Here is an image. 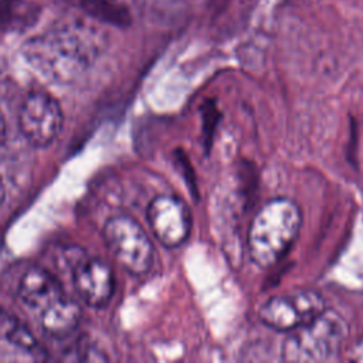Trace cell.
Here are the masks:
<instances>
[{
  "mask_svg": "<svg viewBox=\"0 0 363 363\" xmlns=\"http://www.w3.org/2000/svg\"><path fill=\"white\" fill-rule=\"evenodd\" d=\"M102 47L99 30L85 23H69L30 37L23 45V55L47 79L68 84L92 67Z\"/></svg>",
  "mask_w": 363,
  "mask_h": 363,
  "instance_id": "6da1fadb",
  "label": "cell"
},
{
  "mask_svg": "<svg viewBox=\"0 0 363 363\" xmlns=\"http://www.w3.org/2000/svg\"><path fill=\"white\" fill-rule=\"evenodd\" d=\"M302 224V214L295 201L272 199L254 216L248 228V252L255 265L271 268L295 242Z\"/></svg>",
  "mask_w": 363,
  "mask_h": 363,
  "instance_id": "7a4b0ae2",
  "label": "cell"
},
{
  "mask_svg": "<svg viewBox=\"0 0 363 363\" xmlns=\"http://www.w3.org/2000/svg\"><path fill=\"white\" fill-rule=\"evenodd\" d=\"M282 343V357L291 362L332 360L346 340L345 319L333 309H325L309 323L291 330Z\"/></svg>",
  "mask_w": 363,
  "mask_h": 363,
  "instance_id": "3957f363",
  "label": "cell"
},
{
  "mask_svg": "<svg viewBox=\"0 0 363 363\" xmlns=\"http://www.w3.org/2000/svg\"><path fill=\"white\" fill-rule=\"evenodd\" d=\"M102 234L111 254L128 272L143 275L152 268L155 248L136 220L129 216H115L105 223Z\"/></svg>",
  "mask_w": 363,
  "mask_h": 363,
  "instance_id": "277c9868",
  "label": "cell"
},
{
  "mask_svg": "<svg viewBox=\"0 0 363 363\" xmlns=\"http://www.w3.org/2000/svg\"><path fill=\"white\" fill-rule=\"evenodd\" d=\"M325 309L326 305L319 292L302 289L269 298L259 308L258 318L274 330L291 332L309 323Z\"/></svg>",
  "mask_w": 363,
  "mask_h": 363,
  "instance_id": "5b68a950",
  "label": "cell"
},
{
  "mask_svg": "<svg viewBox=\"0 0 363 363\" xmlns=\"http://www.w3.org/2000/svg\"><path fill=\"white\" fill-rule=\"evenodd\" d=\"M64 113L60 102L44 91L26 95L18 112V129L27 142L35 147L51 145L60 135Z\"/></svg>",
  "mask_w": 363,
  "mask_h": 363,
  "instance_id": "8992f818",
  "label": "cell"
},
{
  "mask_svg": "<svg viewBox=\"0 0 363 363\" xmlns=\"http://www.w3.org/2000/svg\"><path fill=\"white\" fill-rule=\"evenodd\" d=\"M68 261L72 285L82 302L92 308H104L115 289V278L109 264L82 251H69Z\"/></svg>",
  "mask_w": 363,
  "mask_h": 363,
  "instance_id": "52a82bcc",
  "label": "cell"
},
{
  "mask_svg": "<svg viewBox=\"0 0 363 363\" xmlns=\"http://www.w3.org/2000/svg\"><path fill=\"white\" fill-rule=\"evenodd\" d=\"M146 216L155 237L166 248H176L187 241L191 231V213L182 199L159 194L149 203Z\"/></svg>",
  "mask_w": 363,
  "mask_h": 363,
  "instance_id": "ba28073f",
  "label": "cell"
},
{
  "mask_svg": "<svg viewBox=\"0 0 363 363\" xmlns=\"http://www.w3.org/2000/svg\"><path fill=\"white\" fill-rule=\"evenodd\" d=\"M18 296L31 312L40 316L64 296V291L54 274L43 267L33 265L20 279Z\"/></svg>",
  "mask_w": 363,
  "mask_h": 363,
  "instance_id": "9c48e42d",
  "label": "cell"
},
{
  "mask_svg": "<svg viewBox=\"0 0 363 363\" xmlns=\"http://www.w3.org/2000/svg\"><path fill=\"white\" fill-rule=\"evenodd\" d=\"M0 342L35 359L45 357L43 346L31 330L17 316L3 308H0Z\"/></svg>",
  "mask_w": 363,
  "mask_h": 363,
  "instance_id": "30bf717a",
  "label": "cell"
},
{
  "mask_svg": "<svg viewBox=\"0 0 363 363\" xmlns=\"http://www.w3.org/2000/svg\"><path fill=\"white\" fill-rule=\"evenodd\" d=\"M40 323L43 329L55 337H62L69 335L77 329L81 320L79 305L65 295L47 308L40 316Z\"/></svg>",
  "mask_w": 363,
  "mask_h": 363,
  "instance_id": "8fae6325",
  "label": "cell"
},
{
  "mask_svg": "<svg viewBox=\"0 0 363 363\" xmlns=\"http://www.w3.org/2000/svg\"><path fill=\"white\" fill-rule=\"evenodd\" d=\"M38 4L28 0H0V30L24 31L40 17Z\"/></svg>",
  "mask_w": 363,
  "mask_h": 363,
  "instance_id": "7c38bea8",
  "label": "cell"
},
{
  "mask_svg": "<svg viewBox=\"0 0 363 363\" xmlns=\"http://www.w3.org/2000/svg\"><path fill=\"white\" fill-rule=\"evenodd\" d=\"M78 7L94 21L125 28L132 23L130 10L118 0H78Z\"/></svg>",
  "mask_w": 363,
  "mask_h": 363,
  "instance_id": "4fadbf2b",
  "label": "cell"
},
{
  "mask_svg": "<svg viewBox=\"0 0 363 363\" xmlns=\"http://www.w3.org/2000/svg\"><path fill=\"white\" fill-rule=\"evenodd\" d=\"M4 136H6V121H4V116L0 111V143L3 142Z\"/></svg>",
  "mask_w": 363,
  "mask_h": 363,
  "instance_id": "5bb4252c",
  "label": "cell"
},
{
  "mask_svg": "<svg viewBox=\"0 0 363 363\" xmlns=\"http://www.w3.org/2000/svg\"><path fill=\"white\" fill-rule=\"evenodd\" d=\"M4 199H6V187H4V183L1 180V177H0V206L3 204Z\"/></svg>",
  "mask_w": 363,
  "mask_h": 363,
  "instance_id": "9a60e30c",
  "label": "cell"
}]
</instances>
